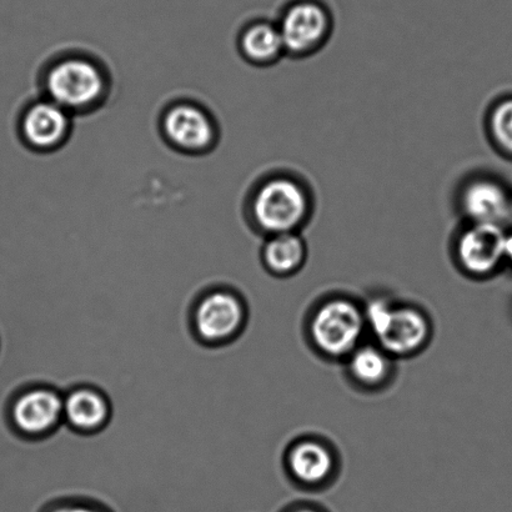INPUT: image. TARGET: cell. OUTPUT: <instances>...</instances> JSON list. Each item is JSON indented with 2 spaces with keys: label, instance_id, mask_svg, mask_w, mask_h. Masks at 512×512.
Instances as JSON below:
<instances>
[{
  "label": "cell",
  "instance_id": "cell-18",
  "mask_svg": "<svg viewBox=\"0 0 512 512\" xmlns=\"http://www.w3.org/2000/svg\"><path fill=\"white\" fill-rule=\"evenodd\" d=\"M40 512H113L107 505L87 498H63L50 501Z\"/></svg>",
  "mask_w": 512,
  "mask_h": 512
},
{
  "label": "cell",
  "instance_id": "cell-17",
  "mask_svg": "<svg viewBox=\"0 0 512 512\" xmlns=\"http://www.w3.org/2000/svg\"><path fill=\"white\" fill-rule=\"evenodd\" d=\"M489 132L503 152L512 154V98L501 100L491 110Z\"/></svg>",
  "mask_w": 512,
  "mask_h": 512
},
{
  "label": "cell",
  "instance_id": "cell-21",
  "mask_svg": "<svg viewBox=\"0 0 512 512\" xmlns=\"http://www.w3.org/2000/svg\"><path fill=\"white\" fill-rule=\"evenodd\" d=\"M512 218V202H511V209H510V219Z\"/></svg>",
  "mask_w": 512,
  "mask_h": 512
},
{
  "label": "cell",
  "instance_id": "cell-9",
  "mask_svg": "<svg viewBox=\"0 0 512 512\" xmlns=\"http://www.w3.org/2000/svg\"><path fill=\"white\" fill-rule=\"evenodd\" d=\"M505 240L500 224L468 223L455 239V263L469 278H491L505 264Z\"/></svg>",
  "mask_w": 512,
  "mask_h": 512
},
{
  "label": "cell",
  "instance_id": "cell-19",
  "mask_svg": "<svg viewBox=\"0 0 512 512\" xmlns=\"http://www.w3.org/2000/svg\"><path fill=\"white\" fill-rule=\"evenodd\" d=\"M284 512H325L323 509L319 508V506L310 505V504H299L293 506L289 510Z\"/></svg>",
  "mask_w": 512,
  "mask_h": 512
},
{
  "label": "cell",
  "instance_id": "cell-6",
  "mask_svg": "<svg viewBox=\"0 0 512 512\" xmlns=\"http://www.w3.org/2000/svg\"><path fill=\"white\" fill-rule=\"evenodd\" d=\"M159 130L170 148L190 157L213 152L220 139L217 119L195 100L180 99L169 103L160 115Z\"/></svg>",
  "mask_w": 512,
  "mask_h": 512
},
{
  "label": "cell",
  "instance_id": "cell-14",
  "mask_svg": "<svg viewBox=\"0 0 512 512\" xmlns=\"http://www.w3.org/2000/svg\"><path fill=\"white\" fill-rule=\"evenodd\" d=\"M343 363L351 384L369 393L388 388L395 376L396 359L374 341H364Z\"/></svg>",
  "mask_w": 512,
  "mask_h": 512
},
{
  "label": "cell",
  "instance_id": "cell-10",
  "mask_svg": "<svg viewBox=\"0 0 512 512\" xmlns=\"http://www.w3.org/2000/svg\"><path fill=\"white\" fill-rule=\"evenodd\" d=\"M73 119V115L67 110L42 95L25 105L20 113V140L34 153L57 152L69 142L73 132Z\"/></svg>",
  "mask_w": 512,
  "mask_h": 512
},
{
  "label": "cell",
  "instance_id": "cell-2",
  "mask_svg": "<svg viewBox=\"0 0 512 512\" xmlns=\"http://www.w3.org/2000/svg\"><path fill=\"white\" fill-rule=\"evenodd\" d=\"M363 305L368 333L394 359L414 358L433 340V320L421 306L386 294L370 296Z\"/></svg>",
  "mask_w": 512,
  "mask_h": 512
},
{
  "label": "cell",
  "instance_id": "cell-5",
  "mask_svg": "<svg viewBox=\"0 0 512 512\" xmlns=\"http://www.w3.org/2000/svg\"><path fill=\"white\" fill-rule=\"evenodd\" d=\"M249 306L238 290L217 285L202 291L189 314L194 339L207 348H223L247 329Z\"/></svg>",
  "mask_w": 512,
  "mask_h": 512
},
{
  "label": "cell",
  "instance_id": "cell-16",
  "mask_svg": "<svg viewBox=\"0 0 512 512\" xmlns=\"http://www.w3.org/2000/svg\"><path fill=\"white\" fill-rule=\"evenodd\" d=\"M261 264L275 278H290L304 268L308 245L299 233L270 235L261 248Z\"/></svg>",
  "mask_w": 512,
  "mask_h": 512
},
{
  "label": "cell",
  "instance_id": "cell-7",
  "mask_svg": "<svg viewBox=\"0 0 512 512\" xmlns=\"http://www.w3.org/2000/svg\"><path fill=\"white\" fill-rule=\"evenodd\" d=\"M9 421L25 440L50 438L63 424V393L53 385L32 384L9 403Z\"/></svg>",
  "mask_w": 512,
  "mask_h": 512
},
{
  "label": "cell",
  "instance_id": "cell-1",
  "mask_svg": "<svg viewBox=\"0 0 512 512\" xmlns=\"http://www.w3.org/2000/svg\"><path fill=\"white\" fill-rule=\"evenodd\" d=\"M43 97L73 117L97 112L112 93V77L99 59L84 52H65L50 59L40 72Z\"/></svg>",
  "mask_w": 512,
  "mask_h": 512
},
{
  "label": "cell",
  "instance_id": "cell-3",
  "mask_svg": "<svg viewBox=\"0 0 512 512\" xmlns=\"http://www.w3.org/2000/svg\"><path fill=\"white\" fill-rule=\"evenodd\" d=\"M313 213V197L308 185L288 173L269 175L249 194L247 214L250 224L265 237L299 233Z\"/></svg>",
  "mask_w": 512,
  "mask_h": 512
},
{
  "label": "cell",
  "instance_id": "cell-20",
  "mask_svg": "<svg viewBox=\"0 0 512 512\" xmlns=\"http://www.w3.org/2000/svg\"><path fill=\"white\" fill-rule=\"evenodd\" d=\"M505 263L512 265V232L506 233L505 240Z\"/></svg>",
  "mask_w": 512,
  "mask_h": 512
},
{
  "label": "cell",
  "instance_id": "cell-8",
  "mask_svg": "<svg viewBox=\"0 0 512 512\" xmlns=\"http://www.w3.org/2000/svg\"><path fill=\"white\" fill-rule=\"evenodd\" d=\"M278 24L285 53L305 58L319 52L333 32L329 9L316 0H298L281 14Z\"/></svg>",
  "mask_w": 512,
  "mask_h": 512
},
{
  "label": "cell",
  "instance_id": "cell-4",
  "mask_svg": "<svg viewBox=\"0 0 512 512\" xmlns=\"http://www.w3.org/2000/svg\"><path fill=\"white\" fill-rule=\"evenodd\" d=\"M368 334L363 303L348 295H329L310 311L306 335L321 358L344 361Z\"/></svg>",
  "mask_w": 512,
  "mask_h": 512
},
{
  "label": "cell",
  "instance_id": "cell-12",
  "mask_svg": "<svg viewBox=\"0 0 512 512\" xmlns=\"http://www.w3.org/2000/svg\"><path fill=\"white\" fill-rule=\"evenodd\" d=\"M113 419V404L103 389L90 384L73 386L63 393V424L73 433H103Z\"/></svg>",
  "mask_w": 512,
  "mask_h": 512
},
{
  "label": "cell",
  "instance_id": "cell-11",
  "mask_svg": "<svg viewBox=\"0 0 512 512\" xmlns=\"http://www.w3.org/2000/svg\"><path fill=\"white\" fill-rule=\"evenodd\" d=\"M284 466L294 484L306 490H320L338 475L339 456L328 441L304 436L286 449Z\"/></svg>",
  "mask_w": 512,
  "mask_h": 512
},
{
  "label": "cell",
  "instance_id": "cell-13",
  "mask_svg": "<svg viewBox=\"0 0 512 512\" xmlns=\"http://www.w3.org/2000/svg\"><path fill=\"white\" fill-rule=\"evenodd\" d=\"M512 199L503 184L489 177H475L459 192V209L468 223L503 224L510 219Z\"/></svg>",
  "mask_w": 512,
  "mask_h": 512
},
{
  "label": "cell",
  "instance_id": "cell-15",
  "mask_svg": "<svg viewBox=\"0 0 512 512\" xmlns=\"http://www.w3.org/2000/svg\"><path fill=\"white\" fill-rule=\"evenodd\" d=\"M238 50L245 62L255 67H269L286 54L278 24L268 20L245 25L239 33Z\"/></svg>",
  "mask_w": 512,
  "mask_h": 512
}]
</instances>
